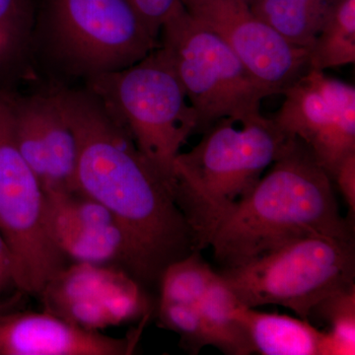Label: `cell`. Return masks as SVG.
<instances>
[{"mask_svg": "<svg viewBox=\"0 0 355 355\" xmlns=\"http://www.w3.org/2000/svg\"><path fill=\"white\" fill-rule=\"evenodd\" d=\"M51 93L76 137L77 191L116 217L137 252L142 286H159L168 266L196 251L171 190L127 128L89 89Z\"/></svg>", "mask_w": 355, "mask_h": 355, "instance_id": "cell-1", "label": "cell"}, {"mask_svg": "<svg viewBox=\"0 0 355 355\" xmlns=\"http://www.w3.org/2000/svg\"><path fill=\"white\" fill-rule=\"evenodd\" d=\"M331 182L309 147L292 137L265 176L214 229L209 244L214 259L227 270L307 236L354 242Z\"/></svg>", "mask_w": 355, "mask_h": 355, "instance_id": "cell-2", "label": "cell"}, {"mask_svg": "<svg viewBox=\"0 0 355 355\" xmlns=\"http://www.w3.org/2000/svg\"><path fill=\"white\" fill-rule=\"evenodd\" d=\"M174 162L173 198L193 233L196 250L209 247L214 229L253 190L292 137L263 114L225 118L202 132Z\"/></svg>", "mask_w": 355, "mask_h": 355, "instance_id": "cell-3", "label": "cell"}, {"mask_svg": "<svg viewBox=\"0 0 355 355\" xmlns=\"http://www.w3.org/2000/svg\"><path fill=\"white\" fill-rule=\"evenodd\" d=\"M85 80L172 191L175 160L198 118L164 51L158 46L137 64Z\"/></svg>", "mask_w": 355, "mask_h": 355, "instance_id": "cell-4", "label": "cell"}, {"mask_svg": "<svg viewBox=\"0 0 355 355\" xmlns=\"http://www.w3.org/2000/svg\"><path fill=\"white\" fill-rule=\"evenodd\" d=\"M35 25L51 60L85 79L137 64L159 46L128 0H41Z\"/></svg>", "mask_w": 355, "mask_h": 355, "instance_id": "cell-5", "label": "cell"}, {"mask_svg": "<svg viewBox=\"0 0 355 355\" xmlns=\"http://www.w3.org/2000/svg\"><path fill=\"white\" fill-rule=\"evenodd\" d=\"M159 46L169 58L198 118V132L217 121L258 116L261 101L272 96L214 31L182 2L161 27Z\"/></svg>", "mask_w": 355, "mask_h": 355, "instance_id": "cell-6", "label": "cell"}, {"mask_svg": "<svg viewBox=\"0 0 355 355\" xmlns=\"http://www.w3.org/2000/svg\"><path fill=\"white\" fill-rule=\"evenodd\" d=\"M219 273L247 307L284 306L308 321L322 301L355 286L354 242L307 236Z\"/></svg>", "mask_w": 355, "mask_h": 355, "instance_id": "cell-7", "label": "cell"}, {"mask_svg": "<svg viewBox=\"0 0 355 355\" xmlns=\"http://www.w3.org/2000/svg\"><path fill=\"white\" fill-rule=\"evenodd\" d=\"M46 196L20 153L13 130L12 96L0 92V234L13 260V284L40 295L67 259L46 228Z\"/></svg>", "mask_w": 355, "mask_h": 355, "instance_id": "cell-8", "label": "cell"}, {"mask_svg": "<svg viewBox=\"0 0 355 355\" xmlns=\"http://www.w3.org/2000/svg\"><path fill=\"white\" fill-rule=\"evenodd\" d=\"M282 95L273 121L302 140L333 181L343 159L355 153L354 85L308 69Z\"/></svg>", "mask_w": 355, "mask_h": 355, "instance_id": "cell-9", "label": "cell"}, {"mask_svg": "<svg viewBox=\"0 0 355 355\" xmlns=\"http://www.w3.org/2000/svg\"><path fill=\"white\" fill-rule=\"evenodd\" d=\"M146 287L125 270L74 263L64 266L40 294L44 311L90 331L142 320L151 314Z\"/></svg>", "mask_w": 355, "mask_h": 355, "instance_id": "cell-10", "label": "cell"}, {"mask_svg": "<svg viewBox=\"0 0 355 355\" xmlns=\"http://www.w3.org/2000/svg\"><path fill=\"white\" fill-rule=\"evenodd\" d=\"M180 1L228 44L272 95L282 94L309 69V51L288 43L252 11L246 0Z\"/></svg>", "mask_w": 355, "mask_h": 355, "instance_id": "cell-11", "label": "cell"}, {"mask_svg": "<svg viewBox=\"0 0 355 355\" xmlns=\"http://www.w3.org/2000/svg\"><path fill=\"white\" fill-rule=\"evenodd\" d=\"M46 221L51 241L67 260L114 266L142 284L132 239L102 203L80 191L46 196Z\"/></svg>", "mask_w": 355, "mask_h": 355, "instance_id": "cell-12", "label": "cell"}, {"mask_svg": "<svg viewBox=\"0 0 355 355\" xmlns=\"http://www.w3.org/2000/svg\"><path fill=\"white\" fill-rule=\"evenodd\" d=\"M13 130L46 196L76 190L77 142L51 92L13 97Z\"/></svg>", "mask_w": 355, "mask_h": 355, "instance_id": "cell-13", "label": "cell"}, {"mask_svg": "<svg viewBox=\"0 0 355 355\" xmlns=\"http://www.w3.org/2000/svg\"><path fill=\"white\" fill-rule=\"evenodd\" d=\"M148 319L120 338L84 330L46 311L0 314V355H130Z\"/></svg>", "mask_w": 355, "mask_h": 355, "instance_id": "cell-14", "label": "cell"}, {"mask_svg": "<svg viewBox=\"0 0 355 355\" xmlns=\"http://www.w3.org/2000/svg\"><path fill=\"white\" fill-rule=\"evenodd\" d=\"M243 316L253 345L261 355H324L326 331L307 320L243 308Z\"/></svg>", "mask_w": 355, "mask_h": 355, "instance_id": "cell-15", "label": "cell"}, {"mask_svg": "<svg viewBox=\"0 0 355 355\" xmlns=\"http://www.w3.org/2000/svg\"><path fill=\"white\" fill-rule=\"evenodd\" d=\"M244 306L217 272L200 303L207 345L229 355L254 354L243 316Z\"/></svg>", "mask_w": 355, "mask_h": 355, "instance_id": "cell-16", "label": "cell"}, {"mask_svg": "<svg viewBox=\"0 0 355 355\" xmlns=\"http://www.w3.org/2000/svg\"><path fill=\"white\" fill-rule=\"evenodd\" d=\"M336 0H249L250 8L288 43L307 49L314 43Z\"/></svg>", "mask_w": 355, "mask_h": 355, "instance_id": "cell-17", "label": "cell"}, {"mask_svg": "<svg viewBox=\"0 0 355 355\" xmlns=\"http://www.w3.org/2000/svg\"><path fill=\"white\" fill-rule=\"evenodd\" d=\"M355 62V0H336L309 49L308 69L326 71Z\"/></svg>", "mask_w": 355, "mask_h": 355, "instance_id": "cell-18", "label": "cell"}, {"mask_svg": "<svg viewBox=\"0 0 355 355\" xmlns=\"http://www.w3.org/2000/svg\"><path fill=\"white\" fill-rule=\"evenodd\" d=\"M200 252L196 250L165 268L159 282V301L200 305L217 273Z\"/></svg>", "mask_w": 355, "mask_h": 355, "instance_id": "cell-19", "label": "cell"}, {"mask_svg": "<svg viewBox=\"0 0 355 355\" xmlns=\"http://www.w3.org/2000/svg\"><path fill=\"white\" fill-rule=\"evenodd\" d=\"M314 311L330 323L326 331L324 355L355 354V286L331 294Z\"/></svg>", "mask_w": 355, "mask_h": 355, "instance_id": "cell-20", "label": "cell"}, {"mask_svg": "<svg viewBox=\"0 0 355 355\" xmlns=\"http://www.w3.org/2000/svg\"><path fill=\"white\" fill-rule=\"evenodd\" d=\"M157 315L160 326L180 336L182 347L191 354H198L209 345L203 329L200 305L158 301Z\"/></svg>", "mask_w": 355, "mask_h": 355, "instance_id": "cell-21", "label": "cell"}, {"mask_svg": "<svg viewBox=\"0 0 355 355\" xmlns=\"http://www.w3.org/2000/svg\"><path fill=\"white\" fill-rule=\"evenodd\" d=\"M34 28L30 0H0V50L24 44Z\"/></svg>", "mask_w": 355, "mask_h": 355, "instance_id": "cell-22", "label": "cell"}, {"mask_svg": "<svg viewBox=\"0 0 355 355\" xmlns=\"http://www.w3.org/2000/svg\"><path fill=\"white\" fill-rule=\"evenodd\" d=\"M154 38L159 41L161 27L180 0H128Z\"/></svg>", "mask_w": 355, "mask_h": 355, "instance_id": "cell-23", "label": "cell"}, {"mask_svg": "<svg viewBox=\"0 0 355 355\" xmlns=\"http://www.w3.org/2000/svg\"><path fill=\"white\" fill-rule=\"evenodd\" d=\"M333 181L338 184L347 207H349V221L354 218L355 212V153L343 158L336 168Z\"/></svg>", "mask_w": 355, "mask_h": 355, "instance_id": "cell-24", "label": "cell"}, {"mask_svg": "<svg viewBox=\"0 0 355 355\" xmlns=\"http://www.w3.org/2000/svg\"><path fill=\"white\" fill-rule=\"evenodd\" d=\"M13 284V260L6 240L0 234V293L8 284Z\"/></svg>", "mask_w": 355, "mask_h": 355, "instance_id": "cell-25", "label": "cell"}, {"mask_svg": "<svg viewBox=\"0 0 355 355\" xmlns=\"http://www.w3.org/2000/svg\"><path fill=\"white\" fill-rule=\"evenodd\" d=\"M246 1L248 2V1H249V0H246Z\"/></svg>", "mask_w": 355, "mask_h": 355, "instance_id": "cell-26", "label": "cell"}]
</instances>
